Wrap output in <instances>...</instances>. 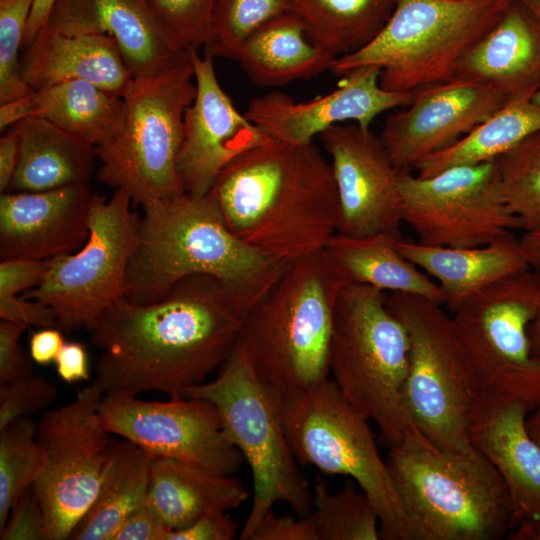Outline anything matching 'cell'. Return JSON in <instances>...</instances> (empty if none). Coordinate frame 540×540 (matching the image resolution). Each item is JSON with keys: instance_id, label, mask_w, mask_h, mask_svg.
<instances>
[{"instance_id": "cell-1", "label": "cell", "mask_w": 540, "mask_h": 540, "mask_svg": "<svg viewBox=\"0 0 540 540\" xmlns=\"http://www.w3.org/2000/svg\"><path fill=\"white\" fill-rule=\"evenodd\" d=\"M244 318L219 282L206 275L180 280L154 303L124 297L88 329L102 350L93 383L104 394L158 391L180 397L227 361Z\"/></svg>"}, {"instance_id": "cell-2", "label": "cell", "mask_w": 540, "mask_h": 540, "mask_svg": "<svg viewBox=\"0 0 540 540\" xmlns=\"http://www.w3.org/2000/svg\"><path fill=\"white\" fill-rule=\"evenodd\" d=\"M208 194L232 233L287 263L325 249L339 230L332 166L313 142L272 140L251 149L221 171Z\"/></svg>"}, {"instance_id": "cell-3", "label": "cell", "mask_w": 540, "mask_h": 540, "mask_svg": "<svg viewBox=\"0 0 540 540\" xmlns=\"http://www.w3.org/2000/svg\"><path fill=\"white\" fill-rule=\"evenodd\" d=\"M142 208L127 270L131 303L157 302L180 280L200 274L217 280L246 316L288 264L232 233L210 194L182 193Z\"/></svg>"}, {"instance_id": "cell-4", "label": "cell", "mask_w": 540, "mask_h": 540, "mask_svg": "<svg viewBox=\"0 0 540 540\" xmlns=\"http://www.w3.org/2000/svg\"><path fill=\"white\" fill-rule=\"evenodd\" d=\"M351 283L323 249L289 262L245 316L239 344L259 380L282 401L328 379L334 310Z\"/></svg>"}, {"instance_id": "cell-5", "label": "cell", "mask_w": 540, "mask_h": 540, "mask_svg": "<svg viewBox=\"0 0 540 540\" xmlns=\"http://www.w3.org/2000/svg\"><path fill=\"white\" fill-rule=\"evenodd\" d=\"M386 464L409 540H498L512 530L507 487L475 447L440 448L412 425Z\"/></svg>"}, {"instance_id": "cell-6", "label": "cell", "mask_w": 540, "mask_h": 540, "mask_svg": "<svg viewBox=\"0 0 540 540\" xmlns=\"http://www.w3.org/2000/svg\"><path fill=\"white\" fill-rule=\"evenodd\" d=\"M410 341L385 291L351 283L333 316L329 369L346 400L376 424L380 441L398 444L414 425L404 401Z\"/></svg>"}, {"instance_id": "cell-7", "label": "cell", "mask_w": 540, "mask_h": 540, "mask_svg": "<svg viewBox=\"0 0 540 540\" xmlns=\"http://www.w3.org/2000/svg\"><path fill=\"white\" fill-rule=\"evenodd\" d=\"M514 0H397L380 32L363 48L335 58L343 76L375 66L387 91L415 92L457 74L465 55L500 20Z\"/></svg>"}, {"instance_id": "cell-8", "label": "cell", "mask_w": 540, "mask_h": 540, "mask_svg": "<svg viewBox=\"0 0 540 540\" xmlns=\"http://www.w3.org/2000/svg\"><path fill=\"white\" fill-rule=\"evenodd\" d=\"M195 95L189 57L162 72L134 78L122 96L117 130L94 147L101 163L97 180L124 189L142 207L184 193L177 162L184 115Z\"/></svg>"}, {"instance_id": "cell-9", "label": "cell", "mask_w": 540, "mask_h": 540, "mask_svg": "<svg viewBox=\"0 0 540 540\" xmlns=\"http://www.w3.org/2000/svg\"><path fill=\"white\" fill-rule=\"evenodd\" d=\"M181 396L215 406L230 441L250 467L253 502L240 540H250L277 502L288 504L298 516L311 513L312 491L286 436L283 401L256 376L239 342L212 381L187 388Z\"/></svg>"}, {"instance_id": "cell-10", "label": "cell", "mask_w": 540, "mask_h": 540, "mask_svg": "<svg viewBox=\"0 0 540 540\" xmlns=\"http://www.w3.org/2000/svg\"><path fill=\"white\" fill-rule=\"evenodd\" d=\"M441 305L411 293L387 296L410 341L404 401L412 422L438 447L469 451V420L479 388L454 321Z\"/></svg>"}, {"instance_id": "cell-11", "label": "cell", "mask_w": 540, "mask_h": 540, "mask_svg": "<svg viewBox=\"0 0 540 540\" xmlns=\"http://www.w3.org/2000/svg\"><path fill=\"white\" fill-rule=\"evenodd\" d=\"M283 422L300 465L326 475L348 476L375 506L385 540H409L405 514L369 420L342 395L333 380L283 401Z\"/></svg>"}, {"instance_id": "cell-12", "label": "cell", "mask_w": 540, "mask_h": 540, "mask_svg": "<svg viewBox=\"0 0 540 540\" xmlns=\"http://www.w3.org/2000/svg\"><path fill=\"white\" fill-rule=\"evenodd\" d=\"M540 302V271L529 268L462 302L452 319L479 391L540 404V359L529 326Z\"/></svg>"}, {"instance_id": "cell-13", "label": "cell", "mask_w": 540, "mask_h": 540, "mask_svg": "<svg viewBox=\"0 0 540 540\" xmlns=\"http://www.w3.org/2000/svg\"><path fill=\"white\" fill-rule=\"evenodd\" d=\"M132 203L124 189H115L109 199L94 192L84 245L52 258L44 280L21 295L49 306L62 331L89 329L106 309L125 297L140 223Z\"/></svg>"}, {"instance_id": "cell-14", "label": "cell", "mask_w": 540, "mask_h": 540, "mask_svg": "<svg viewBox=\"0 0 540 540\" xmlns=\"http://www.w3.org/2000/svg\"><path fill=\"white\" fill-rule=\"evenodd\" d=\"M103 395L92 383L73 402L44 413L37 424L47 461L33 488L48 540L69 539L97 496L111 444L98 411Z\"/></svg>"}, {"instance_id": "cell-15", "label": "cell", "mask_w": 540, "mask_h": 540, "mask_svg": "<svg viewBox=\"0 0 540 540\" xmlns=\"http://www.w3.org/2000/svg\"><path fill=\"white\" fill-rule=\"evenodd\" d=\"M399 181L402 220L420 244L477 247L522 229L501 193L496 159L430 177L401 171Z\"/></svg>"}, {"instance_id": "cell-16", "label": "cell", "mask_w": 540, "mask_h": 540, "mask_svg": "<svg viewBox=\"0 0 540 540\" xmlns=\"http://www.w3.org/2000/svg\"><path fill=\"white\" fill-rule=\"evenodd\" d=\"M98 411L107 432L153 457L185 461L224 475H233L244 461L207 400L180 396L158 402L110 392L103 395Z\"/></svg>"}, {"instance_id": "cell-17", "label": "cell", "mask_w": 540, "mask_h": 540, "mask_svg": "<svg viewBox=\"0 0 540 540\" xmlns=\"http://www.w3.org/2000/svg\"><path fill=\"white\" fill-rule=\"evenodd\" d=\"M510 101L492 85L455 76L415 91L410 105L388 115L379 137L394 166L410 171Z\"/></svg>"}, {"instance_id": "cell-18", "label": "cell", "mask_w": 540, "mask_h": 540, "mask_svg": "<svg viewBox=\"0 0 540 540\" xmlns=\"http://www.w3.org/2000/svg\"><path fill=\"white\" fill-rule=\"evenodd\" d=\"M331 158L339 204V233L363 236L399 231L400 172L380 137L354 122L333 125L320 135Z\"/></svg>"}, {"instance_id": "cell-19", "label": "cell", "mask_w": 540, "mask_h": 540, "mask_svg": "<svg viewBox=\"0 0 540 540\" xmlns=\"http://www.w3.org/2000/svg\"><path fill=\"white\" fill-rule=\"evenodd\" d=\"M197 51L188 52L196 95L184 115L177 169L184 193L204 196L229 163L273 139L236 109L217 79L213 58Z\"/></svg>"}, {"instance_id": "cell-20", "label": "cell", "mask_w": 540, "mask_h": 540, "mask_svg": "<svg viewBox=\"0 0 540 540\" xmlns=\"http://www.w3.org/2000/svg\"><path fill=\"white\" fill-rule=\"evenodd\" d=\"M343 76L338 88L309 101L277 91L254 97L245 115L273 140L308 144L336 124L354 122L368 129L380 114L413 101L414 92L383 89L378 67H358Z\"/></svg>"}, {"instance_id": "cell-21", "label": "cell", "mask_w": 540, "mask_h": 540, "mask_svg": "<svg viewBox=\"0 0 540 540\" xmlns=\"http://www.w3.org/2000/svg\"><path fill=\"white\" fill-rule=\"evenodd\" d=\"M531 410L519 399L479 391L469 420L472 446L494 466L509 492L512 530L540 522V444L527 428Z\"/></svg>"}, {"instance_id": "cell-22", "label": "cell", "mask_w": 540, "mask_h": 540, "mask_svg": "<svg viewBox=\"0 0 540 540\" xmlns=\"http://www.w3.org/2000/svg\"><path fill=\"white\" fill-rule=\"evenodd\" d=\"M93 193L89 184L1 193V260H45L78 250L89 236Z\"/></svg>"}, {"instance_id": "cell-23", "label": "cell", "mask_w": 540, "mask_h": 540, "mask_svg": "<svg viewBox=\"0 0 540 540\" xmlns=\"http://www.w3.org/2000/svg\"><path fill=\"white\" fill-rule=\"evenodd\" d=\"M47 24L63 34L111 37L133 78L162 72L189 57L159 25L147 0H56Z\"/></svg>"}, {"instance_id": "cell-24", "label": "cell", "mask_w": 540, "mask_h": 540, "mask_svg": "<svg viewBox=\"0 0 540 540\" xmlns=\"http://www.w3.org/2000/svg\"><path fill=\"white\" fill-rule=\"evenodd\" d=\"M21 77L33 91L85 80L121 97L134 79L111 37L63 34L48 24L26 48Z\"/></svg>"}, {"instance_id": "cell-25", "label": "cell", "mask_w": 540, "mask_h": 540, "mask_svg": "<svg viewBox=\"0 0 540 540\" xmlns=\"http://www.w3.org/2000/svg\"><path fill=\"white\" fill-rule=\"evenodd\" d=\"M456 76L492 85L511 101L540 89V22L519 0L461 60Z\"/></svg>"}, {"instance_id": "cell-26", "label": "cell", "mask_w": 540, "mask_h": 540, "mask_svg": "<svg viewBox=\"0 0 540 540\" xmlns=\"http://www.w3.org/2000/svg\"><path fill=\"white\" fill-rule=\"evenodd\" d=\"M401 254L438 281L444 304L454 311L482 289L530 267L520 239L512 234L489 244L468 248L399 242Z\"/></svg>"}, {"instance_id": "cell-27", "label": "cell", "mask_w": 540, "mask_h": 540, "mask_svg": "<svg viewBox=\"0 0 540 540\" xmlns=\"http://www.w3.org/2000/svg\"><path fill=\"white\" fill-rule=\"evenodd\" d=\"M122 108L121 96L85 80H68L1 104L0 130L38 116L96 147L117 130Z\"/></svg>"}, {"instance_id": "cell-28", "label": "cell", "mask_w": 540, "mask_h": 540, "mask_svg": "<svg viewBox=\"0 0 540 540\" xmlns=\"http://www.w3.org/2000/svg\"><path fill=\"white\" fill-rule=\"evenodd\" d=\"M248 496V490L233 475L153 457L148 502L169 530L187 527L207 514L238 508Z\"/></svg>"}, {"instance_id": "cell-29", "label": "cell", "mask_w": 540, "mask_h": 540, "mask_svg": "<svg viewBox=\"0 0 540 540\" xmlns=\"http://www.w3.org/2000/svg\"><path fill=\"white\" fill-rule=\"evenodd\" d=\"M12 128L19 134L20 153L8 191L40 192L89 184L96 158L92 145L38 116L27 117Z\"/></svg>"}, {"instance_id": "cell-30", "label": "cell", "mask_w": 540, "mask_h": 540, "mask_svg": "<svg viewBox=\"0 0 540 540\" xmlns=\"http://www.w3.org/2000/svg\"><path fill=\"white\" fill-rule=\"evenodd\" d=\"M334 59L308 37L295 16L285 12L254 30L234 61L254 85L265 88L319 75Z\"/></svg>"}, {"instance_id": "cell-31", "label": "cell", "mask_w": 540, "mask_h": 540, "mask_svg": "<svg viewBox=\"0 0 540 540\" xmlns=\"http://www.w3.org/2000/svg\"><path fill=\"white\" fill-rule=\"evenodd\" d=\"M399 231H382L363 236L337 232L325 250L347 272L353 283L383 291L411 293L444 304L440 286L399 250Z\"/></svg>"}, {"instance_id": "cell-32", "label": "cell", "mask_w": 540, "mask_h": 540, "mask_svg": "<svg viewBox=\"0 0 540 540\" xmlns=\"http://www.w3.org/2000/svg\"><path fill=\"white\" fill-rule=\"evenodd\" d=\"M152 460L129 440L111 441L97 496L69 539L111 540L123 520L147 502Z\"/></svg>"}, {"instance_id": "cell-33", "label": "cell", "mask_w": 540, "mask_h": 540, "mask_svg": "<svg viewBox=\"0 0 540 540\" xmlns=\"http://www.w3.org/2000/svg\"><path fill=\"white\" fill-rule=\"evenodd\" d=\"M397 0H285L308 37L334 58L366 46L384 27Z\"/></svg>"}, {"instance_id": "cell-34", "label": "cell", "mask_w": 540, "mask_h": 540, "mask_svg": "<svg viewBox=\"0 0 540 540\" xmlns=\"http://www.w3.org/2000/svg\"><path fill=\"white\" fill-rule=\"evenodd\" d=\"M540 130V105L530 98L508 102L451 146L428 156L416 167L430 177L448 168L495 160Z\"/></svg>"}, {"instance_id": "cell-35", "label": "cell", "mask_w": 540, "mask_h": 540, "mask_svg": "<svg viewBox=\"0 0 540 540\" xmlns=\"http://www.w3.org/2000/svg\"><path fill=\"white\" fill-rule=\"evenodd\" d=\"M317 540H378L379 514L367 494L348 479L342 490L330 493L318 477L312 491Z\"/></svg>"}, {"instance_id": "cell-36", "label": "cell", "mask_w": 540, "mask_h": 540, "mask_svg": "<svg viewBox=\"0 0 540 540\" xmlns=\"http://www.w3.org/2000/svg\"><path fill=\"white\" fill-rule=\"evenodd\" d=\"M37 424L19 418L0 430V530L21 493L42 473L47 455L39 444Z\"/></svg>"}, {"instance_id": "cell-37", "label": "cell", "mask_w": 540, "mask_h": 540, "mask_svg": "<svg viewBox=\"0 0 540 540\" xmlns=\"http://www.w3.org/2000/svg\"><path fill=\"white\" fill-rule=\"evenodd\" d=\"M503 198L525 232H540V130L497 159Z\"/></svg>"}, {"instance_id": "cell-38", "label": "cell", "mask_w": 540, "mask_h": 540, "mask_svg": "<svg viewBox=\"0 0 540 540\" xmlns=\"http://www.w3.org/2000/svg\"><path fill=\"white\" fill-rule=\"evenodd\" d=\"M285 12V0H216L205 55L234 61L254 30Z\"/></svg>"}, {"instance_id": "cell-39", "label": "cell", "mask_w": 540, "mask_h": 540, "mask_svg": "<svg viewBox=\"0 0 540 540\" xmlns=\"http://www.w3.org/2000/svg\"><path fill=\"white\" fill-rule=\"evenodd\" d=\"M34 0H0V105L33 90L21 77L20 48Z\"/></svg>"}, {"instance_id": "cell-40", "label": "cell", "mask_w": 540, "mask_h": 540, "mask_svg": "<svg viewBox=\"0 0 540 540\" xmlns=\"http://www.w3.org/2000/svg\"><path fill=\"white\" fill-rule=\"evenodd\" d=\"M159 25L182 50L204 47L216 0H147Z\"/></svg>"}, {"instance_id": "cell-41", "label": "cell", "mask_w": 540, "mask_h": 540, "mask_svg": "<svg viewBox=\"0 0 540 540\" xmlns=\"http://www.w3.org/2000/svg\"><path fill=\"white\" fill-rule=\"evenodd\" d=\"M57 388L41 375H28L0 383V430L11 422L47 408Z\"/></svg>"}, {"instance_id": "cell-42", "label": "cell", "mask_w": 540, "mask_h": 540, "mask_svg": "<svg viewBox=\"0 0 540 540\" xmlns=\"http://www.w3.org/2000/svg\"><path fill=\"white\" fill-rule=\"evenodd\" d=\"M1 540H48L47 523L38 496L30 486L14 503L4 527Z\"/></svg>"}, {"instance_id": "cell-43", "label": "cell", "mask_w": 540, "mask_h": 540, "mask_svg": "<svg viewBox=\"0 0 540 540\" xmlns=\"http://www.w3.org/2000/svg\"><path fill=\"white\" fill-rule=\"evenodd\" d=\"M27 325L3 321L0 323V383L33 374V364L20 342Z\"/></svg>"}, {"instance_id": "cell-44", "label": "cell", "mask_w": 540, "mask_h": 540, "mask_svg": "<svg viewBox=\"0 0 540 540\" xmlns=\"http://www.w3.org/2000/svg\"><path fill=\"white\" fill-rule=\"evenodd\" d=\"M51 259H4L0 263V296L17 295L37 287L45 278Z\"/></svg>"}, {"instance_id": "cell-45", "label": "cell", "mask_w": 540, "mask_h": 540, "mask_svg": "<svg viewBox=\"0 0 540 540\" xmlns=\"http://www.w3.org/2000/svg\"><path fill=\"white\" fill-rule=\"evenodd\" d=\"M250 540H317L311 514L298 516L275 515L269 510L260 520Z\"/></svg>"}, {"instance_id": "cell-46", "label": "cell", "mask_w": 540, "mask_h": 540, "mask_svg": "<svg viewBox=\"0 0 540 540\" xmlns=\"http://www.w3.org/2000/svg\"><path fill=\"white\" fill-rule=\"evenodd\" d=\"M0 318L28 327H57L56 316L49 306L17 295L0 296Z\"/></svg>"}, {"instance_id": "cell-47", "label": "cell", "mask_w": 540, "mask_h": 540, "mask_svg": "<svg viewBox=\"0 0 540 540\" xmlns=\"http://www.w3.org/2000/svg\"><path fill=\"white\" fill-rule=\"evenodd\" d=\"M238 524L227 512L202 516L192 524L179 530H168L165 540H232Z\"/></svg>"}, {"instance_id": "cell-48", "label": "cell", "mask_w": 540, "mask_h": 540, "mask_svg": "<svg viewBox=\"0 0 540 540\" xmlns=\"http://www.w3.org/2000/svg\"><path fill=\"white\" fill-rule=\"evenodd\" d=\"M168 530L147 500L123 520L111 540H165Z\"/></svg>"}, {"instance_id": "cell-49", "label": "cell", "mask_w": 540, "mask_h": 540, "mask_svg": "<svg viewBox=\"0 0 540 540\" xmlns=\"http://www.w3.org/2000/svg\"><path fill=\"white\" fill-rule=\"evenodd\" d=\"M54 363L58 376L65 383L73 384L90 377L87 349L81 342H65Z\"/></svg>"}, {"instance_id": "cell-50", "label": "cell", "mask_w": 540, "mask_h": 540, "mask_svg": "<svg viewBox=\"0 0 540 540\" xmlns=\"http://www.w3.org/2000/svg\"><path fill=\"white\" fill-rule=\"evenodd\" d=\"M64 343V336L60 328H41L30 335L29 353L35 363L48 365L55 362Z\"/></svg>"}, {"instance_id": "cell-51", "label": "cell", "mask_w": 540, "mask_h": 540, "mask_svg": "<svg viewBox=\"0 0 540 540\" xmlns=\"http://www.w3.org/2000/svg\"><path fill=\"white\" fill-rule=\"evenodd\" d=\"M20 153L18 132L11 127L10 131L0 139V191L9 190L17 169Z\"/></svg>"}, {"instance_id": "cell-52", "label": "cell", "mask_w": 540, "mask_h": 540, "mask_svg": "<svg viewBox=\"0 0 540 540\" xmlns=\"http://www.w3.org/2000/svg\"><path fill=\"white\" fill-rule=\"evenodd\" d=\"M56 0H34L25 33L24 45L26 48L32 43L39 31L48 22L51 9Z\"/></svg>"}, {"instance_id": "cell-53", "label": "cell", "mask_w": 540, "mask_h": 540, "mask_svg": "<svg viewBox=\"0 0 540 540\" xmlns=\"http://www.w3.org/2000/svg\"><path fill=\"white\" fill-rule=\"evenodd\" d=\"M520 243L530 267L540 271V232H525Z\"/></svg>"}, {"instance_id": "cell-54", "label": "cell", "mask_w": 540, "mask_h": 540, "mask_svg": "<svg viewBox=\"0 0 540 540\" xmlns=\"http://www.w3.org/2000/svg\"><path fill=\"white\" fill-rule=\"evenodd\" d=\"M510 540H540V522L517 526L508 534Z\"/></svg>"}, {"instance_id": "cell-55", "label": "cell", "mask_w": 540, "mask_h": 540, "mask_svg": "<svg viewBox=\"0 0 540 540\" xmlns=\"http://www.w3.org/2000/svg\"><path fill=\"white\" fill-rule=\"evenodd\" d=\"M529 337L533 355L540 359V302L537 313L529 326Z\"/></svg>"}, {"instance_id": "cell-56", "label": "cell", "mask_w": 540, "mask_h": 540, "mask_svg": "<svg viewBox=\"0 0 540 540\" xmlns=\"http://www.w3.org/2000/svg\"><path fill=\"white\" fill-rule=\"evenodd\" d=\"M527 417V428L530 435L540 444V404L534 407Z\"/></svg>"}, {"instance_id": "cell-57", "label": "cell", "mask_w": 540, "mask_h": 540, "mask_svg": "<svg viewBox=\"0 0 540 540\" xmlns=\"http://www.w3.org/2000/svg\"><path fill=\"white\" fill-rule=\"evenodd\" d=\"M521 1L540 22V0H519ZM532 101L540 105V89L535 93Z\"/></svg>"}]
</instances>
